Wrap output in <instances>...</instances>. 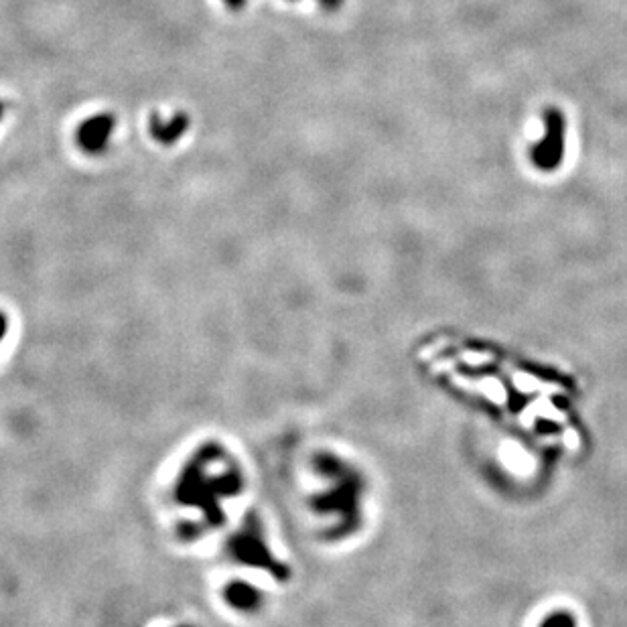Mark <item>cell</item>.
Instances as JSON below:
<instances>
[{"mask_svg": "<svg viewBox=\"0 0 627 627\" xmlns=\"http://www.w3.org/2000/svg\"><path fill=\"white\" fill-rule=\"evenodd\" d=\"M544 136L542 141L532 149V163L540 171H554L563 163L565 157V130L567 122L561 110L546 108L544 112Z\"/></svg>", "mask_w": 627, "mask_h": 627, "instance_id": "cell-1", "label": "cell"}, {"mask_svg": "<svg viewBox=\"0 0 627 627\" xmlns=\"http://www.w3.org/2000/svg\"><path fill=\"white\" fill-rule=\"evenodd\" d=\"M116 118L112 114H96L84 120L76 130V143L88 155H100L108 149L110 136L114 134Z\"/></svg>", "mask_w": 627, "mask_h": 627, "instance_id": "cell-2", "label": "cell"}, {"mask_svg": "<svg viewBox=\"0 0 627 627\" xmlns=\"http://www.w3.org/2000/svg\"><path fill=\"white\" fill-rule=\"evenodd\" d=\"M189 128V118L185 112H177L171 120H163L159 114H153L149 120V132L155 141L163 147H173L181 141V136Z\"/></svg>", "mask_w": 627, "mask_h": 627, "instance_id": "cell-3", "label": "cell"}, {"mask_svg": "<svg viewBox=\"0 0 627 627\" xmlns=\"http://www.w3.org/2000/svg\"><path fill=\"white\" fill-rule=\"evenodd\" d=\"M343 0H319V5L325 7L327 11H335L337 7H341Z\"/></svg>", "mask_w": 627, "mask_h": 627, "instance_id": "cell-4", "label": "cell"}, {"mask_svg": "<svg viewBox=\"0 0 627 627\" xmlns=\"http://www.w3.org/2000/svg\"><path fill=\"white\" fill-rule=\"evenodd\" d=\"M224 3L230 7V9H234V11H238V9H244V5H246V0H224Z\"/></svg>", "mask_w": 627, "mask_h": 627, "instance_id": "cell-5", "label": "cell"}, {"mask_svg": "<svg viewBox=\"0 0 627 627\" xmlns=\"http://www.w3.org/2000/svg\"><path fill=\"white\" fill-rule=\"evenodd\" d=\"M548 627H571V625H565V623H556V621H552Z\"/></svg>", "mask_w": 627, "mask_h": 627, "instance_id": "cell-6", "label": "cell"}, {"mask_svg": "<svg viewBox=\"0 0 627 627\" xmlns=\"http://www.w3.org/2000/svg\"><path fill=\"white\" fill-rule=\"evenodd\" d=\"M3 114H5V104L0 102V118H3Z\"/></svg>", "mask_w": 627, "mask_h": 627, "instance_id": "cell-7", "label": "cell"}]
</instances>
